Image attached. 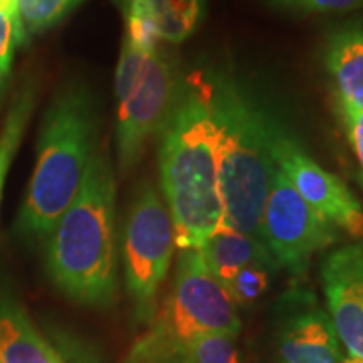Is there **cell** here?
I'll list each match as a JSON object with an SVG mask.
<instances>
[{"mask_svg": "<svg viewBox=\"0 0 363 363\" xmlns=\"http://www.w3.org/2000/svg\"><path fill=\"white\" fill-rule=\"evenodd\" d=\"M45 269L61 293L91 308H110L118 291L116 182L98 148L74 201L45 239Z\"/></svg>", "mask_w": 363, "mask_h": 363, "instance_id": "obj_1", "label": "cell"}, {"mask_svg": "<svg viewBox=\"0 0 363 363\" xmlns=\"http://www.w3.org/2000/svg\"><path fill=\"white\" fill-rule=\"evenodd\" d=\"M162 192L175 230V246L201 249L222 224L216 131L195 76L180 93L158 131Z\"/></svg>", "mask_w": 363, "mask_h": 363, "instance_id": "obj_2", "label": "cell"}, {"mask_svg": "<svg viewBox=\"0 0 363 363\" xmlns=\"http://www.w3.org/2000/svg\"><path fill=\"white\" fill-rule=\"evenodd\" d=\"M195 79L216 131L224 208L220 225L266 247L262 214L278 169L271 150L269 115L229 74L202 72L195 74Z\"/></svg>", "mask_w": 363, "mask_h": 363, "instance_id": "obj_3", "label": "cell"}, {"mask_svg": "<svg viewBox=\"0 0 363 363\" xmlns=\"http://www.w3.org/2000/svg\"><path fill=\"white\" fill-rule=\"evenodd\" d=\"M98 104L81 81L59 88L45 108L33 177L16 229L27 240H45L74 201L96 152Z\"/></svg>", "mask_w": 363, "mask_h": 363, "instance_id": "obj_4", "label": "cell"}, {"mask_svg": "<svg viewBox=\"0 0 363 363\" xmlns=\"http://www.w3.org/2000/svg\"><path fill=\"white\" fill-rule=\"evenodd\" d=\"M239 330L238 306L207 269L201 251L182 249L165 301L118 363H163L197 338Z\"/></svg>", "mask_w": 363, "mask_h": 363, "instance_id": "obj_5", "label": "cell"}, {"mask_svg": "<svg viewBox=\"0 0 363 363\" xmlns=\"http://www.w3.org/2000/svg\"><path fill=\"white\" fill-rule=\"evenodd\" d=\"M179 61L165 48L145 52L123 39L115 74L116 155L121 174L142 160L180 93Z\"/></svg>", "mask_w": 363, "mask_h": 363, "instance_id": "obj_6", "label": "cell"}, {"mask_svg": "<svg viewBox=\"0 0 363 363\" xmlns=\"http://www.w3.org/2000/svg\"><path fill=\"white\" fill-rule=\"evenodd\" d=\"M175 230L167 203L150 182L136 190L121 229V262L133 320L148 325L175 251Z\"/></svg>", "mask_w": 363, "mask_h": 363, "instance_id": "obj_7", "label": "cell"}, {"mask_svg": "<svg viewBox=\"0 0 363 363\" xmlns=\"http://www.w3.org/2000/svg\"><path fill=\"white\" fill-rule=\"evenodd\" d=\"M262 239L278 267L301 279L313 254L337 244L342 230L316 212L278 167L262 214Z\"/></svg>", "mask_w": 363, "mask_h": 363, "instance_id": "obj_8", "label": "cell"}, {"mask_svg": "<svg viewBox=\"0 0 363 363\" xmlns=\"http://www.w3.org/2000/svg\"><path fill=\"white\" fill-rule=\"evenodd\" d=\"M269 136L276 165L296 192L337 229L363 239V207L347 184L318 165L298 140L271 115Z\"/></svg>", "mask_w": 363, "mask_h": 363, "instance_id": "obj_9", "label": "cell"}, {"mask_svg": "<svg viewBox=\"0 0 363 363\" xmlns=\"http://www.w3.org/2000/svg\"><path fill=\"white\" fill-rule=\"evenodd\" d=\"M276 348L279 363L342 362L338 335L315 293L298 286L281 298Z\"/></svg>", "mask_w": 363, "mask_h": 363, "instance_id": "obj_10", "label": "cell"}, {"mask_svg": "<svg viewBox=\"0 0 363 363\" xmlns=\"http://www.w3.org/2000/svg\"><path fill=\"white\" fill-rule=\"evenodd\" d=\"M320 278L331 323L348 355L363 360V239L325 257Z\"/></svg>", "mask_w": 363, "mask_h": 363, "instance_id": "obj_11", "label": "cell"}, {"mask_svg": "<svg viewBox=\"0 0 363 363\" xmlns=\"http://www.w3.org/2000/svg\"><path fill=\"white\" fill-rule=\"evenodd\" d=\"M121 7L125 40L145 52L187 40L206 16V0H121Z\"/></svg>", "mask_w": 363, "mask_h": 363, "instance_id": "obj_12", "label": "cell"}, {"mask_svg": "<svg viewBox=\"0 0 363 363\" xmlns=\"http://www.w3.org/2000/svg\"><path fill=\"white\" fill-rule=\"evenodd\" d=\"M323 59L335 99L363 111V22L335 29L326 39Z\"/></svg>", "mask_w": 363, "mask_h": 363, "instance_id": "obj_13", "label": "cell"}, {"mask_svg": "<svg viewBox=\"0 0 363 363\" xmlns=\"http://www.w3.org/2000/svg\"><path fill=\"white\" fill-rule=\"evenodd\" d=\"M199 251L207 269L224 288L238 274V271L249 264L261 262L278 266L262 244L222 225L202 244Z\"/></svg>", "mask_w": 363, "mask_h": 363, "instance_id": "obj_14", "label": "cell"}, {"mask_svg": "<svg viewBox=\"0 0 363 363\" xmlns=\"http://www.w3.org/2000/svg\"><path fill=\"white\" fill-rule=\"evenodd\" d=\"M0 363H66L24 311L0 299Z\"/></svg>", "mask_w": 363, "mask_h": 363, "instance_id": "obj_15", "label": "cell"}, {"mask_svg": "<svg viewBox=\"0 0 363 363\" xmlns=\"http://www.w3.org/2000/svg\"><path fill=\"white\" fill-rule=\"evenodd\" d=\"M39 84L33 74H26L13 91L9 103L2 128H0V202H2L4 187L11 170L13 158L19 152L30 118L38 104Z\"/></svg>", "mask_w": 363, "mask_h": 363, "instance_id": "obj_16", "label": "cell"}, {"mask_svg": "<svg viewBox=\"0 0 363 363\" xmlns=\"http://www.w3.org/2000/svg\"><path fill=\"white\" fill-rule=\"evenodd\" d=\"M86 0H17L21 24V49L43 35Z\"/></svg>", "mask_w": 363, "mask_h": 363, "instance_id": "obj_17", "label": "cell"}, {"mask_svg": "<svg viewBox=\"0 0 363 363\" xmlns=\"http://www.w3.org/2000/svg\"><path fill=\"white\" fill-rule=\"evenodd\" d=\"M17 49H21L17 0H0V108L6 103L9 88H11Z\"/></svg>", "mask_w": 363, "mask_h": 363, "instance_id": "obj_18", "label": "cell"}, {"mask_svg": "<svg viewBox=\"0 0 363 363\" xmlns=\"http://www.w3.org/2000/svg\"><path fill=\"white\" fill-rule=\"evenodd\" d=\"M278 269V266L257 262V264H249L238 271V274L225 286L235 306H252L269 289L271 276Z\"/></svg>", "mask_w": 363, "mask_h": 363, "instance_id": "obj_19", "label": "cell"}, {"mask_svg": "<svg viewBox=\"0 0 363 363\" xmlns=\"http://www.w3.org/2000/svg\"><path fill=\"white\" fill-rule=\"evenodd\" d=\"M274 11L293 16L348 12L363 6V0H269Z\"/></svg>", "mask_w": 363, "mask_h": 363, "instance_id": "obj_20", "label": "cell"}, {"mask_svg": "<svg viewBox=\"0 0 363 363\" xmlns=\"http://www.w3.org/2000/svg\"><path fill=\"white\" fill-rule=\"evenodd\" d=\"M340 363H363V360H362V358L348 355L347 358H342V362H340Z\"/></svg>", "mask_w": 363, "mask_h": 363, "instance_id": "obj_21", "label": "cell"}]
</instances>
